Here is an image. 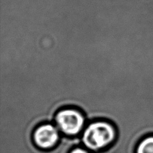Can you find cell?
<instances>
[{"label":"cell","mask_w":153,"mask_h":153,"mask_svg":"<svg viewBox=\"0 0 153 153\" xmlns=\"http://www.w3.org/2000/svg\"><path fill=\"white\" fill-rule=\"evenodd\" d=\"M59 139L58 130L51 124H44L38 127L34 133V140L40 149H48L53 147Z\"/></svg>","instance_id":"cell-3"},{"label":"cell","mask_w":153,"mask_h":153,"mask_svg":"<svg viewBox=\"0 0 153 153\" xmlns=\"http://www.w3.org/2000/svg\"><path fill=\"white\" fill-rule=\"evenodd\" d=\"M55 120L61 132L69 136L78 134L85 123V118L81 112L71 109L60 111L56 114Z\"/></svg>","instance_id":"cell-2"},{"label":"cell","mask_w":153,"mask_h":153,"mask_svg":"<svg viewBox=\"0 0 153 153\" xmlns=\"http://www.w3.org/2000/svg\"><path fill=\"white\" fill-rule=\"evenodd\" d=\"M70 153H89V152L83 149L76 148V149H73V151H71Z\"/></svg>","instance_id":"cell-5"},{"label":"cell","mask_w":153,"mask_h":153,"mask_svg":"<svg viewBox=\"0 0 153 153\" xmlns=\"http://www.w3.org/2000/svg\"><path fill=\"white\" fill-rule=\"evenodd\" d=\"M115 136L116 131L112 125L105 122H96L87 127L82 140L90 150L97 151L112 143Z\"/></svg>","instance_id":"cell-1"},{"label":"cell","mask_w":153,"mask_h":153,"mask_svg":"<svg viewBox=\"0 0 153 153\" xmlns=\"http://www.w3.org/2000/svg\"><path fill=\"white\" fill-rule=\"evenodd\" d=\"M136 153H153V135L142 139L136 147Z\"/></svg>","instance_id":"cell-4"}]
</instances>
